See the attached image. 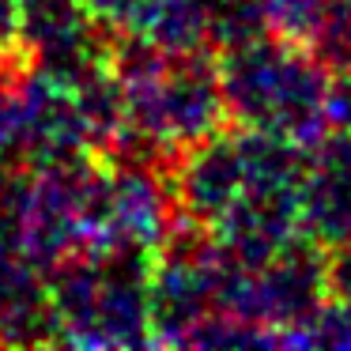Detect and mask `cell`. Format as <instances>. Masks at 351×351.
<instances>
[{
	"instance_id": "cell-1",
	"label": "cell",
	"mask_w": 351,
	"mask_h": 351,
	"mask_svg": "<svg viewBox=\"0 0 351 351\" xmlns=\"http://www.w3.org/2000/svg\"><path fill=\"white\" fill-rule=\"evenodd\" d=\"M110 61L125 95L129 136L121 155L174 167L178 155L230 125L212 49H167L144 38H114Z\"/></svg>"
},
{
	"instance_id": "cell-2",
	"label": "cell",
	"mask_w": 351,
	"mask_h": 351,
	"mask_svg": "<svg viewBox=\"0 0 351 351\" xmlns=\"http://www.w3.org/2000/svg\"><path fill=\"white\" fill-rule=\"evenodd\" d=\"M215 64L230 125L268 132L298 147H313L332 132V72L302 46L265 31L250 42L219 49Z\"/></svg>"
},
{
	"instance_id": "cell-3",
	"label": "cell",
	"mask_w": 351,
	"mask_h": 351,
	"mask_svg": "<svg viewBox=\"0 0 351 351\" xmlns=\"http://www.w3.org/2000/svg\"><path fill=\"white\" fill-rule=\"evenodd\" d=\"M140 253L61 261L46 276L53 340L69 348H152V283Z\"/></svg>"
},
{
	"instance_id": "cell-4",
	"label": "cell",
	"mask_w": 351,
	"mask_h": 351,
	"mask_svg": "<svg viewBox=\"0 0 351 351\" xmlns=\"http://www.w3.org/2000/svg\"><path fill=\"white\" fill-rule=\"evenodd\" d=\"M325 298V253L302 238L265 265H238L227 287V313L272 328L283 348V336L302 325Z\"/></svg>"
},
{
	"instance_id": "cell-5",
	"label": "cell",
	"mask_w": 351,
	"mask_h": 351,
	"mask_svg": "<svg viewBox=\"0 0 351 351\" xmlns=\"http://www.w3.org/2000/svg\"><path fill=\"white\" fill-rule=\"evenodd\" d=\"M23 46L53 80L110 61L114 38L95 19L91 0H23Z\"/></svg>"
},
{
	"instance_id": "cell-6",
	"label": "cell",
	"mask_w": 351,
	"mask_h": 351,
	"mask_svg": "<svg viewBox=\"0 0 351 351\" xmlns=\"http://www.w3.org/2000/svg\"><path fill=\"white\" fill-rule=\"evenodd\" d=\"M298 227L321 253L351 242V136L328 132L306 152Z\"/></svg>"
},
{
	"instance_id": "cell-7",
	"label": "cell",
	"mask_w": 351,
	"mask_h": 351,
	"mask_svg": "<svg viewBox=\"0 0 351 351\" xmlns=\"http://www.w3.org/2000/svg\"><path fill=\"white\" fill-rule=\"evenodd\" d=\"M212 4L215 0H91V12L110 38H144L167 49H212Z\"/></svg>"
},
{
	"instance_id": "cell-8",
	"label": "cell",
	"mask_w": 351,
	"mask_h": 351,
	"mask_svg": "<svg viewBox=\"0 0 351 351\" xmlns=\"http://www.w3.org/2000/svg\"><path fill=\"white\" fill-rule=\"evenodd\" d=\"M268 31L302 46L332 76L351 72V0H265Z\"/></svg>"
},
{
	"instance_id": "cell-9",
	"label": "cell",
	"mask_w": 351,
	"mask_h": 351,
	"mask_svg": "<svg viewBox=\"0 0 351 351\" xmlns=\"http://www.w3.org/2000/svg\"><path fill=\"white\" fill-rule=\"evenodd\" d=\"M283 348H351V306L325 298L302 325L283 336Z\"/></svg>"
},
{
	"instance_id": "cell-10",
	"label": "cell",
	"mask_w": 351,
	"mask_h": 351,
	"mask_svg": "<svg viewBox=\"0 0 351 351\" xmlns=\"http://www.w3.org/2000/svg\"><path fill=\"white\" fill-rule=\"evenodd\" d=\"M325 280H328V298L351 306V242L325 253Z\"/></svg>"
},
{
	"instance_id": "cell-11",
	"label": "cell",
	"mask_w": 351,
	"mask_h": 351,
	"mask_svg": "<svg viewBox=\"0 0 351 351\" xmlns=\"http://www.w3.org/2000/svg\"><path fill=\"white\" fill-rule=\"evenodd\" d=\"M328 121H332V132L351 136V72L332 76V95H328Z\"/></svg>"
},
{
	"instance_id": "cell-12",
	"label": "cell",
	"mask_w": 351,
	"mask_h": 351,
	"mask_svg": "<svg viewBox=\"0 0 351 351\" xmlns=\"http://www.w3.org/2000/svg\"><path fill=\"white\" fill-rule=\"evenodd\" d=\"M23 46V0H0V53Z\"/></svg>"
}]
</instances>
